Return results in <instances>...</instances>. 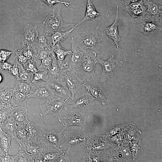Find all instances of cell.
Segmentation results:
<instances>
[{"label":"cell","instance_id":"cell-1","mask_svg":"<svg viewBox=\"0 0 162 162\" xmlns=\"http://www.w3.org/2000/svg\"><path fill=\"white\" fill-rule=\"evenodd\" d=\"M99 28V26L98 25L93 30L77 34L73 37L75 42L82 49L90 50L99 54L104 46L101 42L102 38L98 34Z\"/></svg>","mask_w":162,"mask_h":162},{"label":"cell","instance_id":"cell-2","mask_svg":"<svg viewBox=\"0 0 162 162\" xmlns=\"http://www.w3.org/2000/svg\"><path fill=\"white\" fill-rule=\"evenodd\" d=\"M87 110L74 108L64 109L58 117V121L61 122L65 129L72 125L84 127L89 118Z\"/></svg>","mask_w":162,"mask_h":162},{"label":"cell","instance_id":"cell-3","mask_svg":"<svg viewBox=\"0 0 162 162\" xmlns=\"http://www.w3.org/2000/svg\"><path fill=\"white\" fill-rule=\"evenodd\" d=\"M61 7L57 4L53 7L52 10L43 22V29L48 34L52 33L63 28L68 27L75 24H70L63 20L61 13Z\"/></svg>","mask_w":162,"mask_h":162},{"label":"cell","instance_id":"cell-4","mask_svg":"<svg viewBox=\"0 0 162 162\" xmlns=\"http://www.w3.org/2000/svg\"><path fill=\"white\" fill-rule=\"evenodd\" d=\"M99 76L95 74L94 76L85 79L81 86L86 89L94 98L101 101L103 105L110 101L109 96L102 86Z\"/></svg>","mask_w":162,"mask_h":162},{"label":"cell","instance_id":"cell-5","mask_svg":"<svg viewBox=\"0 0 162 162\" xmlns=\"http://www.w3.org/2000/svg\"><path fill=\"white\" fill-rule=\"evenodd\" d=\"M90 133L83 130L81 128L68 130L64 134L65 140L60 145V148L69 147H83L89 138Z\"/></svg>","mask_w":162,"mask_h":162},{"label":"cell","instance_id":"cell-6","mask_svg":"<svg viewBox=\"0 0 162 162\" xmlns=\"http://www.w3.org/2000/svg\"><path fill=\"white\" fill-rule=\"evenodd\" d=\"M98 56V55L93 51H87L82 60L77 74L83 81L95 74V67L96 64L97 63Z\"/></svg>","mask_w":162,"mask_h":162},{"label":"cell","instance_id":"cell-7","mask_svg":"<svg viewBox=\"0 0 162 162\" xmlns=\"http://www.w3.org/2000/svg\"><path fill=\"white\" fill-rule=\"evenodd\" d=\"M63 128L60 132L53 130L51 131L42 130L40 142L42 147V152L45 151L54 152L59 149L60 143L62 139V133Z\"/></svg>","mask_w":162,"mask_h":162},{"label":"cell","instance_id":"cell-8","mask_svg":"<svg viewBox=\"0 0 162 162\" xmlns=\"http://www.w3.org/2000/svg\"><path fill=\"white\" fill-rule=\"evenodd\" d=\"M142 0L147 8L144 15L141 17L149 22H156L162 25V0Z\"/></svg>","mask_w":162,"mask_h":162},{"label":"cell","instance_id":"cell-9","mask_svg":"<svg viewBox=\"0 0 162 162\" xmlns=\"http://www.w3.org/2000/svg\"><path fill=\"white\" fill-rule=\"evenodd\" d=\"M97 63L100 64L102 67V72L99 76L100 81L103 83L112 77L118 68L122 65L123 62L118 61L114 55H112L106 60H101L98 56Z\"/></svg>","mask_w":162,"mask_h":162},{"label":"cell","instance_id":"cell-10","mask_svg":"<svg viewBox=\"0 0 162 162\" xmlns=\"http://www.w3.org/2000/svg\"><path fill=\"white\" fill-rule=\"evenodd\" d=\"M68 100L56 96L47 99L44 104L40 105V116H43L58 112H62L65 108Z\"/></svg>","mask_w":162,"mask_h":162},{"label":"cell","instance_id":"cell-11","mask_svg":"<svg viewBox=\"0 0 162 162\" xmlns=\"http://www.w3.org/2000/svg\"><path fill=\"white\" fill-rule=\"evenodd\" d=\"M71 53L70 56L69 68L77 75L81 62L87 50H84L77 45L73 37L71 38Z\"/></svg>","mask_w":162,"mask_h":162},{"label":"cell","instance_id":"cell-12","mask_svg":"<svg viewBox=\"0 0 162 162\" xmlns=\"http://www.w3.org/2000/svg\"><path fill=\"white\" fill-rule=\"evenodd\" d=\"M53 94L58 97L68 100L73 98L65 81L61 80H48L45 82Z\"/></svg>","mask_w":162,"mask_h":162},{"label":"cell","instance_id":"cell-13","mask_svg":"<svg viewBox=\"0 0 162 162\" xmlns=\"http://www.w3.org/2000/svg\"><path fill=\"white\" fill-rule=\"evenodd\" d=\"M75 96L72 101L66 103L65 108L72 107L87 110L92 109L95 99L87 91Z\"/></svg>","mask_w":162,"mask_h":162},{"label":"cell","instance_id":"cell-14","mask_svg":"<svg viewBox=\"0 0 162 162\" xmlns=\"http://www.w3.org/2000/svg\"><path fill=\"white\" fill-rule=\"evenodd\" d=\"M138 31L145 35L152 36L162 30V25L155 21L149 22L139 16L135 19Z\"/></svg>","mask_w":162,"mask_h":162},{"label":"cell","instance_id":"cell-15","mask_svg":"<svg viewBox=\"0 0 162 162\" xmlns=\"http://www.w3.org/2000/svg\"><path fill=\"white\" fill-rule=\"evenodd\" d=\"M39 32L37 26L28 24L26 26L21 36V44L22 46L26 45L31 46L35 50Z\"/></svg>","mask_w":162,"mask_h":162},{"label":"cell","instance_id":"cell-16","mask_svg":"<svg viewBox=\"0 0 162 162\" xmlns=\"http://www.w3.org/2000/svg\"><path fill=\"white\" fill-rule=\"evenodd\" d=\"M34 158V162H43L42 154V147L40 141L37 138L28 139L22 144H20Z\"/></svg>","mask_w":162,"mask_h":162},{"label":"cell","instance_id":"cell-17","mask_svg":"<svg viewBox=\"0 0 162 162\" xmlns=\"http://www.w3.org/2000/svg\"><path fill=\"white\" fill-rule=\"evenodd\" d=\"M30 97L39 99L50 98L55 96L47 86L46 82L31 84Z\"/></svg>","mask_w":162,"mask_h":162},{"label":"cell","instance_id":"cell-18","mask_svg":"<svg viewBox=\"0 0 162 162\" xmlns=\"http://www.w3.org/2000/svg\"><path fill=\"white\" fill-rule=\"evenodd\" d=\"M64 78L74 99L83 81L69 68L65 73Z\"/></svg>","mask_w":162,"mask_h":162},{"label":"cell","instance_id":"cell-19","mask_svg":"<svg viewBox=\"0 0 162 162\" xmlns=\"http://www.w3.org/2000/svg\"><path fill=\"white\" fill-rule=\"evenodd\" d=\"M28 110L24 106L14 108L10 115L17 127L25 128L29 121L28 119Z\"/></svg>","mask_w":162,"mask_h":162},{"label":"cell","instance_id":"cell-20","mask_svg":"<svg viewBox=\"0 0 162 162\" xmlns=\"http://www.w3.org/2000/svg\"><path fill=\"white\" fill-rule=\"evenodd\" d=\"M116 16L114 21L110 26L105 27L104 29V33L113 41L116 47H119L118 43L120 41V37L118 30V6L116 7Z\"/></svg>","mask_w":162,"mask_h":162},{"label":"cell","instance_id":"cell-21","mask_svg":"<svg viewBox=\"0 0 162 162\" xmlns=\"http://www.w3.org/2000/svg\"><path fill=\"white\" fill-rule=\"evenodd\" d=\"M146 8L142 0L131 3L122 7V9L128 13L133 19H135L140 16H143Z\"/></svg>","mask_w":162,"mask_h":162},{"label":"cell","instance_id":"cell-22","mask_svg":"<svg viewBox=\"0 0 162 162\" xmlns=\"http://www.w3.org/2000/svg\"><path fill=\"white\" fill-rule=\"evenodd\" d=\"M78 26L75 24L74 27L64 32H61L60 30L56 31L50 36H48V42L51 46L53 48L57 44H60L64 40L70 35L72 31Z\"/></svg>","mask_w":162,"mask_h":162},{"label":"cell","instance_id":"cell-23","mask_svg":"<svg viewBox=\"0 0 162 162\" xmlns=\"http://www.w3.org/2000/svg\"><path fill=\"white\" fill-rule=\"evenodd\" d=\"M86 9L85 16L83 19L76 24L78 26L83 22L88 20L94 21L95 18L100 16L106 17L110 16L109 14H104L98 13L95 10L92 0H87Z\"/></svg>","mask_w":162,"mask_h":162},{"label":"cell","instance_id":"cell-24","mask_svg":"<svg viewBox=\"0 0 162 162\" xmlns=\"http://www.w3.org/2000/svg\"><path fill=\"white\" fill-rule=\"evenodd\" d=\"M30 98L29 94H26L13 89L12 95L9 104L14 109L24 106Z\"/></svg>","mask_w":162,"mask_h":162},{"label":"cell","instance_id":"cell-25","mask_svg":"<svg viewBox=\"0 0 162 162\" xmlns=\"http://www.w3.org/2000/svg\"><path fill=\"white\" fill-rule=\"evenodd\" d=\"M52 54V63L50 68L48 70L47 80H63V79L61 75V69L53 51Z\"/></svg>","mask_w":162,"mask_h":162},{"label":"cell","instance_id":"cell-26","mask_svg":"<svg viewBox=\"0 0 162 162\" xmlns=\"http://www.w3.org/2000/svg\"><path fill=\"white\" fill-rule=\"evenodd\" d=\"M52 50L58 63L64 62L65 57L71 53V50L65 49L60 44L56 45L53 47Z\"/></svg>","mask_w":162,"mask_h":162},{"label":"cell","instance_id":"cell-27","mask_svg":"<svg viewBox=\"0 0 162 162\" xmlns=\"http://www.w3.org/2000/svg\"><path fill=\"white\" fill-rule=\"evenodd\" d=\"M39 32L35 48L37 50L52 48L50 45L47 38L48 34L43 30H40Z\"/></svg>","mask_w":162,"mask_h":162},{"label":"cell","instance_id":"cell-28","mask_svg":"<svg viewBox=\"0 0 162 162\" xmlns=\"http://www.w3.org/2000/svg\"><path fill=\"white\" fill-rule=\"evenodd\" d=\"M12 137L0 128V146L5 154L11 149V141Z\"/></svg>","mask_w":162,"mask_h":162},{"label":"cell","instance_id":"cell-29","mask_svg":"<svg viewBox=\"0 0 162 162\" xmlns=\"http://www.w3.org/2000/svg\"><path fill=\"white\" fill-rule=\"evenodd\" d=\"M20 145L18 154L13 156L14 162H34L33 155L28 152L23 147Z\"/></svg>","mask_w":162,"mask_h":162},{"label":"cell","instance_id":"cell-30","mask_svg":"<svg viewBox=\"0 0 162 162\" xmlns=\"http://www.w3.org/2000/svg\"><path fill=\"white\" fill-rule=\"evenodd\" d=\"M17 127L16 124L10 116L0 124V128L1 129L12 138H13L14 133Z\"/></svg>","mask_w":162,"mask_h":162},{"label":"cell","instance_id":"cell-31","mask_svg":"<svg viewBox=\"0 0 162 162\" xmlns=\"http://www.w3.org/2000/svg\"><path fill=\"white\" fill-rule=\"evenodd\" d=\"M25 129L28 134V139L37 138L41 136L42 130L32 122H28L26 126Z\"/></svg>","mask_w":162,"mask_h":162},{"label":"cell","instance_id":"cell-32","mask_svg":"<svg viewBox=\"0 0 162 162\" xmlns=\"http://www.w3.org/2000/svg\"><path fill=\"white\" fill-rule=\"evenodd\" d=\"M13 138L19 145L27 141L28 139V137L25 128L17 127L14 133Z\"/></svg>","mask_w":162,"mask_h":162},{"label":"cell","instance_id":"cell-33","mask_svg":"<svg viewBox=\"0 0 162 162\" xmlns=\"http://www.w3.org/2000/svg\"><path fill=\"white\" fill-rule=\"evenodd\" d=\"M13 89L9 86H6L0 89V101L6 105L9 104Z\"/></svg>","mask_w":162,"mask_h":162},{"label":"cell","instance_id":"cell-34","mask_svg":"<svg viewBox=\"0 0 162 162\" xmlns=\"http://www.w3.org/2000/svg\"><path fill=\"white\" fill-rule=\"evenodd\" d=\"M59 152H55L50 151H45L42 152L43 156V162H54L57 160L61 154V150Z\"/></svg>","mask_w":162,"mask_h":162},{"label":"cell","instance_id":"cell-35","mask_svg":"<svg viewBox=\"0 0 162 162\" xmlns=\"http://www.w3.org/2000/svg\"><path fill=\"white\" fill-rule=\"evenodd\" d=\"M17 63L18 64L19 68L20 81H21L22 82L30 84H32V82L31 81V78L33 75L24 69L22 64Z\"/></svg>","mask_w":162,"mask_h":162},{"label":"cell","instance_id":"cell-36","mask_svg":"<svg viewBox=\"0 0 162 162\" xmlns=\"http://www.w3.org/2000/svg\"><path fill=\"white\" fill-rule=\"evenodd\" d=\"M31 84L18 82L16 84L14 89L25 94H30L31 91Z\"/></svg>","mask_w":162,"mask_h":162},{"label":"cell","instance_id":"cell-37","mask_svg":"<svg viewBox=\"0 0 162 162\" xmlns=\"http://www.w3.org/2000/svg\"><path fill=\"white\" fill-rule=\"evenodd\" d=\"M48 71H39L35 73L33 75L32 81V83H37L41 81H46L47 80Z\"/></svg>","mask_w":162,"mask_h":162},{"label":"cell","instance_id":"cell-38","mask_svg":"<svg viewBox=\"0 0 162 162\" xmlns=\"http://www.w3.org/2000/svg\"><path fill=\"white\" fill-rule=\"evenodd\" d=\"M14 109L9 104L0 110V124L3 122L10 116Z\"/></svg>","mask_w":162,"mask_h":162},{"label":"cell","instance_id":"cell-39","mask_svg":"<svg viewBox=\"0 0 162 162\" xmlns=\"http://www.w3.org/2000/svg\"><path fill=\"white\" fill-rule=\"evenodd\" d=\"M36 62L37 61L34 60H28L22 65L27 71L33 75L35 73L39 71L37 68Z\"/></svg>","mask_w":162,"mask_h":162},{"label":"cell","instance_id":"cell-40","mask_svg":"<svg viewBox=\"0 0 162 162\" xmlns=\"http://www.w3.org/2000/svg\"><path fill=\"white\" fill-rule=\"evenodd\" d=\"M34 49L30 46L27 45V47L22 49L23 55L28 60H32L37 61L38 60L36 55L33 52Z\"/></svg>","mask_w":162,"mask_h":162},{"label":"cell","instance_id":"cell-41","mask_svg":"<svg viewBox=\"0 0 162 162\" xmlns=\"http://www.w3.org/2000/svg\"><path fill=\"white\" fill-rule=\"evenodd\" d=\"M53 52V51H52ZM48 57L42 60L41 63L39 66V68L47 70H48L50 68L52 61V52Z\"/></svg>","mask_w":162,"mask_h":162},{"label":"cell","instance_id":"cell-42","mask_svg":"<svg viewBox=\"0 0 162 162\" xmlns=\"http://www.w3.org/2000/svg\"><path fill=\"white\" fill-rule=\"evenodd\" d=\"M15 53V54L14 58L17 63L22 65L28 60L26 57L23 55L22 49L18 50Z\"/></svg>","mask_w":162,"mask_h":162},{"label":"cell","instance_id":"cell-43","mask_svg":"<svg viewBox=\"0 0 162 162\" xmlns=\"http://www.w3.org/2000/svg\"><path fill=\"white\" fill-rule=\"evenodd\" d=\"M52 52V49H46L38 50L36 54L38 59L41 60L50 55Z\"/></svg>","mask_w":162,"mask_h":162},{"label":"cell","instance_id":"cell-44","mask_svg":"<svg viewBox=\"0 0 162 162\" xmlns=\"http://www.w3.org/2000/svg\"><path fill=\"white\" fill-rule=\"evenodd\" d=\"M50 7H53L54 5L57 3H60L64 4L66 7H68L72 3L76 1L71 2H68L66 1H62L59 0H41Z\"/></svg>","mask_w":162,"mask_h":162},{"label":"cell","instance_id":"cell-45","mask_svg":"<svg viewBox=\"0 0 162 162\" xmlns=\"http://www.w3.org/2000/svg\"><path fill=\"white\" fill-rule=\"evenodd\" d=\"M70 147L65 151L61 150V154L56 162H70Z\"/></svg>","mask_w":162,"mask_h":162},{"label":"cell","instance_id":"cell-46","mask_svg":"<svg viewBox=\"0 0 162 162\" xmlns=\"http://www.w3.org/2000/svg\"><path fill=\"white\" fill-rule=\"evenodd\" d=\"M12 54L10 51L2 49L0 50V62H7Z\"/></svg>","mask_w":162,"mask_h":162},{"label":"cell","instance_id":"cell-47","mask_svg":"<svg viewBox=\"0 0 162 162\" xmlns=\"http://www.w3.org/2000/svg\"><path fill=\"white\" fill-rule=\"evenodd\" d=\"M17 80L20 81L19 76V70L17 63L16 62L10 69L9 72Z\"/></svg>","mask_w":162,"mask_h":162},{"label":"cell","instance_id":"cell-48","mask_svg":"<svg viewBox=\"0 0 162 162\" xmlns=\"http://www.w3.org/2000/svg\"><path fill=\"white\" fill-rule=\"evenodd\" d=\"M11 64L9 62H0V69L5 72H9L12 66Z\"/></svg>","mask_w":162,"mask_h":162},{"label":"cell","instance_id":"cell-49","mask_svg":"<svg viewBox=\"0 0 162 162\" xmlns=\"http://www.w3.org/2000/svg\"><path fill=\"white\" fill-rule=\"evenodd\" d=\"M0 162H14L13 156L9 155L7 152L4 156L0 158Z\"/></svg>","mask_w":162,"mask_h":162},{"label":"cell","instance_id":"cell-50","mask_svg":"<svg viewBox=\"0 0 162 162\" xmlns=\"http://www.w3.org/2000/svg\"><path fill=\"white\" fill-rule=\"evenodd\" d=\"M140 0H122V7H124L126 6H127L131 3L140 1Z\"/></svg>","mask_w":162,"mask_h":162},{"label":"cell","instance_id":"cell-51","mask_svg":"<svg viewBox=\"0 0 162 162\" xmlns=\"http://www.w3.org/2000/svg\"><path fill=\"white\" fill-rule=\"evenodd\" d=\"M6 105L0 101V110L4 107Z\"/></svg>","mask_w":162,"mask_h":162},{"label":"cell","instance_id":"cell-52","mask_svg":"<svg viewBox=\"0 0 162 162\" xmlns=\"http://www.w3.org/2000/svg\"><path fill=\"white\" fill-rule=\"evenodd\" d=\"M5 154L2 151L0 146V158L4 156Z\"/></svg>","mask_w":162,"mask_h":162},{"label":"cell","instance_id":"cell-53","mask_svg":"<svg viewBox=\"0 0 162 162\" xmlns=\"http://www.w3.org/2000/svg\"><path fill=\"white\" fill-rule=\"evenodd\" d=\"M3 80V77L2 75L0 73V83L2 82Z\"/></svg>","mask_w":162,"mask_h":162}]
</instances>
